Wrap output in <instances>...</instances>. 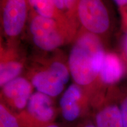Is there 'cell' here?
Here are the masks:
<instances>
[{
    "mask_svg": "<svg viewBox=\"0 0 127 127\" xmlns=\"http://www.w3.org/2000/svg\"><path fill=\"white\" fill-rule=\"evenodd\" d=\"M68 66L74 83L88 94L91 103L102 96L98 81L105 51L102 39L85 31L78 32L74 39Z\"/></svg>",
    "mask_w": 127,
    "mask_h": 127,
    "instance_id": "obj_1",
    "label": "cell"
},
{
    "mask_svg": "<svg viewBox=\"0 0 127 127\" xmlns=\"http://www.w3.org/2000/svg\"><path fill=\"white\" fill-rule=\"evenodd\" d=\"M28 21L33 44L44 51L56 50L75 38L57 21L38 15L30 9Z\"/></svg>",
    "mask_w": 127,
    "mask_h": 127,
    "instance_id": "obj_2",
    "label": "cell"
},
{
    "mask_svg": "<svg viewBox=\"0 0 127 127\" xmlns=\"http://www.w3.org/2000/svg\"><path fill=\"white\" fill-rule=\"evenodd\" d=\"M70 76L68 65L60 60H54L30 71L27 78L36 91L55 98L64 91Z\"/></svg>",
    "mask_w": 127,
    "mask_h": 127,
    "instance_id": "obj_3",
    "label": "cell"
},
{
    "mask_svg": "<svg viewBox=\"0 0 127 127\" xmlns=\"http://www.w3.org/2000/svg\"><path fill=\"white\" fill-rule=\"evenodd\" d=\"M77 18L83 30L95 35L102 41L110 34L112 22L104 0H79Z\"/></svg>",
    "mask_w": 127,
    "mask_h": 127,
    "instance_id": "obj_4",
    "label": "cell"
},
{
    "mask_svg": "<svg viewBox=\"0 0 127 127\" xmlns=\"http://www.w3.org/2000/svg\"><path fill=\"white\" fill-rule=\"evenodd\" d=\"M54 98L34 92L31 95L27 105L17 114L22 127H43L55 123L58 114Z\"/></svg>",
    "mask_w": 127,
    "mask_h": 127,
    "instance_id": "obj_5",
    "label": "cell"
},
{
    "mask_svg": "<svg viewBox=\"0 0 127 127\" xmlns=\"http://www.w3.org/2000/svg\"><path fill=\"white\" fill-rule=\"evenodd\" d=\"M59 111L64 121L74 126L92 117L91 98L84 89L73 83L65 90L60 98Z\"/></svg>",
    "mask_w": 127,
    "mask_h": 127,
    "instance_id": "obj_6",
    "label": "cell"
},
{
    "mask_svg": "<svg viewBox=\"0 0 127 127\" xmlns=\"http://www.w3.org/2000/svg\"><path fill=\"white\" fill-rule=\"evenodd\" d=\"M0 7L3 35L12 44L22 34L28 20L27 0H0Z\"/></svg>",
    "mask_w": 127,
    "mask_h": 127,
    "instance_id": "obj_7",
    "label": "cell"
},
{
    "mask_svg": "<svg viewBox=\"0 0 127 127\" xmlns=\"http://www.w3.org/2000/svg\"><path fill=\"white\" fill-rule=\"evenodd\" d=\"M34 87L26 77H20L1 87V102L18 114L27 105Z\"/></svg>",
    "mask_w": 127,
    "mask_h": 127,
    "instance_id": "obj_8",
    "label": "cell"
},
{
    "mask_svg": "<svg viewBox=\"0 0 127 127\" xmlns=\"http://www.w3.org/2000/svg\"><path fill=\"white\" fill-rule=\"evenodd\" d=\"M92 118L96 127H124L117 94L109 92L93 108Z\"/></svg>",
    "mask_w": 127,
    "mask_h": 127,
    "instance_id": "obj_9",
    "label": "cell"
},
{
    "mask_svg": "<svg viewBox=\"0 0 127 127\" xmlns=\"http://www.w3.org/2000/svg\"><path fill=\"white\" fill-rule=\"evenodd\" d=\"M125 74V64L120 55L115 52H105L98 78L101 90L114 86Z\"/></svg>",
    "mask_w": 127,
    "mask_h": 127,
    "instance_id": "obj_10",
    "label": "cell"
},
{
    "mask_svg": "<svg viewBox=\"0 0 127 127\" xmlns=\"http://www.w3.org/2000/svg\"><path fill=\"white\" fill-rule=\"evenodd\" d=\"M24 67V61L18 54L13 45L1 50L0 86L21 76Z\"/></svg>",
    "mask_w": 127,
    "mask_h": 127,
    "instance_id": "obj_11",
    "label": "cell"
},
{
    "mask_svg": "<svg viewBox=\"0 0 127 127\" xmlns=\"http://www.w3.org/2000/svg\"><path fill=\"white\" fill-rule=\"evenodd\" d=\"M29 9L38 15L52 19L69 30L74 36L77 35V29L74 28L55 5L54 0H27Z\"/></svg>",
    "mask_w": 127,
    "mask_h": 127,
    "instance_id": "obj_12",
    "label": "cell"
},
{
    "mask_svg": "<svg viewBox=\"0 0 127 127\" xmlns=\"http://www.w3.org/2000/svg\"><path fill=\"white\" fill-rule=\"evenodd\" d=\"M79 0H54L57 9L74 27L77 29V8Z\"/></svg>",
    "mask_w": 127,
    "mask_h": 127,
    "instance_id": "obj_13",
    "label": "cell"
},
{
    "mask_svg": "<svg viewBox=\"0 0 127 127\" xmlns=\"http://www.w3.org/2000/svg\"><path fill=\"white\" fill-rule=\"evenodd\" d=\"M0 127H22L17 114L2 102L0 104Z\"/></svg>",
    "mask_w": 127,
    "mask_h": 127,
    "instance_id": "obj_14",
    "label": "cell"
},
{
    "mask_svg": "<svg viewBox=\"0 0 127 127\" xmlns=\"http://www.w3.org/2000/svg\"><path fill=\"white\" fill-rule=\"evenodd\" d=\"M118 104L123 118L124 127H127V92L122 96H118Z\"/></svg>",
    "mask_w": 127,
    "mask_h": 127,
    "instance_id": "obj_15",
    "label": "cell"
},
{
    "mask_svg": "<svg viewBox=\"0 0 127 127\" xmlns=\"http://www.w3.org/2000/svg\"><path fill=\"white\" fill-rule=\"evenodd\" d=\"M73 127H96L91 117L88 118L80 122Z\"/></svg>",
    "mask_w": 127,
    "mask_h": 127,
    "instance_id": "obj_16",
    "label": "cell"
},
{
    "mask_svg": "<svg viewBox=\"0 0 127 127\" xmlns=\"http://www.w3.org/2000/svg\"><path fill=\"white\" fill-rule=\"evenodd\" d=\"M120 9V12L127 9V0H112Z\"/></svg>",
    "mask_w": 127,
    "mask_h": 127,
    "instance_id": "obj_17",
    "label": "cell"
},
{
    "mask_svg": "<svg viewBox=\"0 0 127 127\" xmlns=\"http://www.w3.org/2000/svg\"><path fill=\"white\" fill-rule=\"evenodd\" d=\"M121 13L122 17H123V18L124 23L125 26L127 28V9L126 10L121 12Z\"/></svg>",
    "mask_w": 127,
    "mask_h": 127,
    "instance_id": "obj_18",
    "label": "cell"
},
{
    "mask_svg": "<svg viewBox=\"0 0 127 127\" xmlns=\"http://www.w3.org/2000/svg\"><path fill=\"white\" fill-rule=\"evenodd\" d=\"M43 127H61L58 124H57L54 123L52 124H50V125H47V126H45Z\"/></svg>",
    "mask_w": 127,
    "mask_h": 127,
    "instance_id": "obj_19",
    "label": "cell"
},
{
    "mask_svg": "<svg viewBox=\"0 0 127 127\" xmlns=\"http://www.w3.org/2000/svg\"><path fill=\"white\" fill-rule=\"evenodd\" d=\"M125 52H126V54H127V35L126 39H125Z\"/></svg>",
    "mask_w": 127,
    "mask_h": 127,
    "instance_id": "obj_20",
    "label": "cell"
}]
</instances>
